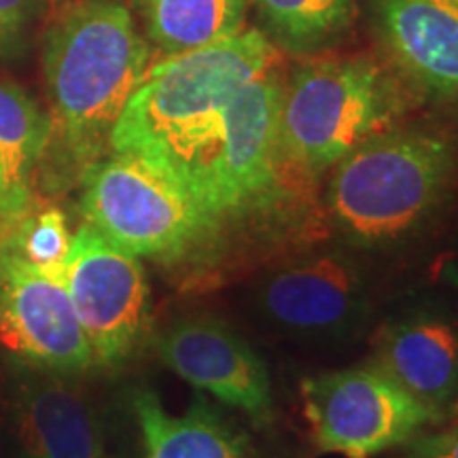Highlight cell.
<instances>
[{
  "label": "cell",
  "instance_id": "cell-14",
  "mask_svg": "<svg viewBox=\"0 0 458 458\" xmlns=\"http://www.w3.org/2000/svg\"><path fill=\"white\" fill-rule=\"evenodd\" d=\"M134 414L145 458H253L246 435L202 393L182 414L172 416L156 393L142 388L134 394Z\"/></svg>",
  "mask_w": 458,
  "mask_h": 458
},
{
  "label": "cell",
  "instance_id": "cell-16",
  "mask_svg": "<svg viewBox=\"0 0 458 458\" xmlns=\"http://www.w3.org/2000/svg\"><path fill=\"white\" fill-rule=\"evenodd\" d=\"M134 7L148 38L170 57L238 34L246 0H134Z\"/></svg>",
  "mask_w": 458,
  "mask_h": 458
},
{
  "label": "cell",
  "instance_id": "cell-2",
  "mask_svg": "<svg viewBox=\"0 0 458 458\" xmlns=\"http://www.w3.org/2000/svg\"><path fill=\"white\" fill-rule=\"evenodd\" d=\"M151 68V49L122 0H81L45 37L49 140L43 189L60 193L105 156L119 114Z\"/></svg>",
  "mask_w": 458,
  "mask_h": 458
},
{
  "label": "cell",
  "instance_id": "cell-6",
  "mask_svg": "<svg viewBox=\"0 0 458 458\" xmlns=\"http://www.w3.org/2000/svg\"><path fill=\"white\" fill-rule=\"evenodd\" d=\"M303 414L320 452L346 458H371L405 445L442 420L376 365L306 377Z\"/></svg>",
  "mask_w": 458,
  "mask_h": 458
},
{
  "label": "cell",
  "instance_id": "cell-11",
  "mask_svg": "<svg viewBox=\"0 0 458 458\" xmlns=\"http://www.w3.org/2000/svg\"><path fill=\"white\" fill-rule=\"evenodd\" d=\"M259 310L293 334H344L368 308L359 267L340 253H320L272 272L257 291Z\"/></svg>",
  "mask_w": 458,
  "mask_h": 458
},
{
  "label": "cell",
  "instance_id": "cell-18",
  "mask_svg": "<svg viewBox=\"0 0 458 458\" xmlns=\"http://www.w3.org/2000/svg\"><path fill=\"white\" fill-rule=\"evenodd\" d=\"M257 7L289 47L329 41L352 20V0H257Z\"/></svg>",
  "mask_w": 458,
  "mask_h": 458
},
{
  "label": "cell",
  "instance_id": "cell-20",
  "mask_svg": "<svg viewBox=\"0 0 458 458\" xmlns=\"http://www.w3.org/2000/svg\"><path fill=\"white\" fill-rule=\"evenodd\" d=\"M403 458H458V416L445 427L418 433L405 444Z\"/></svg>",
  "mask_w": 458,
  "mask_h": 458
},
{
  "label": "cell",
  "instance_id": "cell-8",
  "mask_svg": "<svg viewBox=\"0 0 458 458\" xmlns=\"http://www.w3.org/2000/svg\"><path fill=\"white\" fill-rule=\"evenodd\" d=\"M0 342L13 360L54 374L96 368L64 280L38 272L0 244Z\"/></svg>",
  "mask_w": 458,
  "mask_h": 458
},
{
  "label": "cell",
  "instance_id": "cell-19",
  "mask_svg": "<svg viewBox=\"0 0 458 458\" xmlns=\"http://www.w3.org/2000/svg\"><path fill=\"white\" fill-rule=\"evenodd\" d=\"M37 11L38 0H0V57L17 49Z\"/></svg>",
  "mask_w": 458,
  "mask_h": 458
},
{
  "label": "cell",
  "instance_id": "cell-15",
  "mask_svg": "<svg viewBox=\"0 0 458 458\" xmlns=\"http://www.w3.org/2000/svg\"><path fill=\"white\" fill-rule=\"evenodd\" d=\"M49 140V117L17 85L0 81V223L30 208Z\"/></svg>",
  "mask_w": 458,
  "mask_h": 458
},
{
  "label": "cell",
  "instance_id": "cell-10",
  "mask_svg": "<svg viewBox=\"0 0 458 458\" xmlns=\"http://www.w3.org/2000/svg\"><path fill=\"white\" fill-rule=\"evenodd\" d=\"M74 376L15 360L11 414L17 458H100L106 425Z\"/></svg>",
  "mask_w": 458,
  "mask_h": 458
},
{
  "label": "cell",
  "instance_id": "cell-13",
  "mask_svg": "<svg viewBox=\"0 0 458 458\" xmlns=\"http://www.w3.org/2000/svg\"><path fill=\"white\" fill-rule=\"evenodd\" d=\"M374 365L428 408L444 411L458 394V334L435 314H411L388 325Z\"/></svg>",
  "mask_w": 458,
  "mask_h": 458
},
{
  "label": "cell",
  "instance_id": "cell-17",
  "mask_svg": "<svg viewBox=\"0 0 458 458\" xmlns=\"http://www.w3.org/2000/svg\"><path fill=\"white\" fill-rule=\"evenodd\" d=\"M0 244L38 272L64 280L72 236L64 213L55 206H41L34 199L26 213L0 223Z\"/></svg>",
  "mask_w": 458,
  "mask_h": 458
},
{
  "label": "cell",
  "instance_id": "cell-1",
  "mask_svg": "<svg viewBox=\"0 0 458 458\" xmlns=\"http://www.w3.org/2000/svg\"><path fill=\"white\" fill-rule=\"evenodd\" d=\"M274 66V47L257 30L164 57L151 64L119 114L108 148L162 170L216 221V172L233 100Z\"/></svg>",
  "mask_w": 458,
  "mask_h": 458
},
{
  "label": "cell",
  "instance_id": "cell-21",
  "mask_svg": "<svg viewBox=\"0 0 458 458\" xmlns=\"http://www.w3.org/2000/svg\"><path fill=\"white\" fill-rule=\"evenodd\" d=\"M100 458H131V456H123V454H102Z\"/></svg>",
  "mask_w": 458,
  "mask_h": 458
},
{
  "label": "cell",
  "instance_id": "cell-4",
  "mask_svg": "<svg viewBox=\"0 0 458 458\" xmlns=\"http://www.w3.org/2000/svg\"><path fill=\"white\" fill-rule=\"evenodd\" d=\"M401 98L369 60H318L283 88L280 157L310 174L334 168L352 148L391 130Z\"/></svg>",
  "mask_w": 458,
  "mask_h": 458
},
{
  "label": "cell",
  "instance_id": "cell-9",
  "mask_svg": "<svg viewBox=\"0 0 458 458\" xmlns=\"http://www.w3.org/2000/svg\"><path fill=\"white\" fill-rule=\"evenodd\" d=\"M165 368L199 393L242 410L255 425L274 416V399L266 363L238 331L216 317L199 314L172 323L156 340Z\"/></svg>",
  "mask_w": 458,
  "mask_h": 458
},
{
  "label": "cell",
  "instance_id": "cell-12",
  "mask_svg": "<svg viewBox=\"0 0 458 458\" xmlns=\"http://www.w3.org/2000/svg\"><path fill=\"white\" fill-rule=\"evenodd\" d=\"M382 43L411 81L458 96V0H369Z\"/></svg>",
  "mask_w": 458,
  "mask_h": 458
},
{
  "label": "cell",
  "instance_id": "cell-7",
  "mask_svg": "<svg viewBox=\"0 0 458 458\" xmlns=\"http://www.w3.org/2000/svg\"><path fill=\"white\" fill-rule=\"evenodd\" d=\"M64 284L96 365H123L151 325V291L139 257L83 223L72 236Z\"/></svg>",
  "mask_w": 458,
  "mask_h": 458
},
{
  "label": "cell",
  "instance_id": "cell-5",
  "mask_svg": "<svg viewBox=\"0 0 458 458\" xmlns=\"http://www.w3.org/2000/svg\"><path fill=\"white\" fill-rule=\"evenodd\" d=\"M79 185L85 221L136 257L181 259L219 225L179 182L130 153L102 156Z\"/></svg>",
  "mask_w": 458,
  "mask_h": 458
},
{
  "label": "cell",
  "instance_id": "cell-3",
  "mask_svg": "<svg viewBox=\"0 0 458 458\" xmlns=\"http://www.w3.org/2000/svg\"><path fill=\"white\" fill-rule=\"evenodd\" d=\"M329 215L344 238L382 249L414 236L444 204L456 151L427 130H385L334 165Z\"/></svg>",
  "mask_w": 458,
  "mask_h": 458
}]
</instances>
